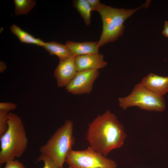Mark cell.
Wrapping results in <instances>:
<instances>
[{
  "label": "cell",
  "instance_id": "18",
  "mask_svg": "<svg viewBox=\"0 0 168 168\" xmlns=\"http://www.w3.org/2000/svg\"><path fill=\"white\" fill-rule=\"evenodd\" d=\"M17 105L11 102H1L0 103V110H3L9 113L11 110H15Z\"/></svg>",
  "mask_w": 168,
  "mask_h": 168
},
{
  "label": "cell",
  "instance_id": "9",
  "mask_svg": "<svg viewBox=\"0 0 168 168\" xmlns=\"http://www.w3.org/2000/svg\"><path fill=\"white\" fill-rule=\"evenodd\" d=\"M77 72L89 70H98L105 67L107 63L104 61L101 54H87L75 57Z\"/></svg>",
  "mask_w": 168,
  "mask_h": 168
},
{
  "label": "cell",
  "instance_id": "15",
  "mask_svg": "<svg viewBox=\"0 0 168 168\" xmlns=\"http://www.w3.org/2000/svg\"><path fill=\"white\" fill-rule=\"evenodd\" d=\"M15 13L16 15L28 14L36 4L32 0H14Z\"/></svg>",
  "mask_w": 168,
  "mask_h": 168
},
{
  "label": "cell",
  "instance_id": "12",
  "mask_svg": "<svg viewBox=\"0 0 168 168\" xmlns=\"http://www.w3.org/2000/svg\"><path fill=\"white\" fill-rule=\"evenodd\" d=\"M43 46L50 55L57 56L60 61L73 56L65 45L57 42H44Z\"/></svg>",
  "mask_w": 168,
  "mask_h": 168
},
{
  "label": "cell",
  "instance_id": "7",
  "mask_svg": "<svg viewBox=\"0 0 168 168\" xmlns=\"http://www.w3.org/2000/svg\"><path fill=\"white\" fill-rule=\"evenodd\" d=\"M99 73L98 70L77 72L73 79L65 87V89L68 92L75 95L90 93Z\"/></svg>",
  "mask_w": 168,
  "mask_h": 168
},
{
  "label": "cell",
  "instance_id": "16",
  "mask_svg": "<svg viewBox=\"0 0 168 168\" xmlns=\"http://www.w3.org/2000/svg\"><path fill=\"white\" fill-rule=\"evenodd\" d=\"M9 113L0 110V137L6 131L8 128V114Z\"/></svg>",
  "mask_w": 168,
  "mask_h": 168
},
{
  "label": "cell",
  "instance_id": "10",
  "mask_svg": "<svg viewBox=\"0 0 168 168\" xmlns=\"http://www.w3.org/2000/svg\"><path fill=\"white\" fill-rule=\"evenodd\" d=\"M141 83L148 90L158 95L163 96L168 92V77L150 73L142 79Z\"/></svg>",
  "mask_w": 168,
  "mask_h": 168
},
{
  "label": "cell",
  "instance_id": "3",
  "mask_svg": "<svg viewBox=\"0 0 168 168\" xmlns=\"http://www.w3.org/2000/svg\"><path fill=\"white\" fill-rule=\"evenodd\" d=\"M73 123L66 120L40 149L41 154L49 156L58 168H62L74 143Z\"/></svg>",
  "mask_w": 168,
  "mask_h": 168
},
{
  "label": "cell",
  "instance_id": "11",
  "mask_svg": "<svg viewBox=\"0 0 168 168\" xmlns=\"http://www.w3.org/2000/svg\"><path fill=\"white\" fill-rule=\"evenodd\" d=\"M65 45L74 57L98 53L99 47L98 41L77 42L69 41Z\"/></svg>",
  "mask_w": 168,
  "mask_h": 168
},
{
  "label": "cell",
  "instance_id": "22",
  "mask_svg": "<svg viewBox=\"0 0 168 168\" xmlns=\"http://www.w3.org/2000/svg\"><path fill=\"white\" fill-rule=\"evenodd\" d=\"M7 66L6 64L2 61L0 63V72L2 73L6 69Z\"/></svg>",
  "mask_w": 168,
  "mask_h": 168
},
{
  "label": "cell",
  "instance_id": "17",
  "mask_svg": "<svg viewBox=\"0 0 168 168\" xmlns=\"http://www.w3.org/2000/svg\"><path fill=\"white\" fill-rule=\"evenodd\" d=\"M40 161H42L44 163L43 168H58L52 159L46 154H41L36 162Z\"/></svg>",
  "mask_w": 168,
  "mask_h": 168
},
{
  "label": "cell",
  "instance_id": "6",
  "mask_svg": "<svg viewBox=\"0 0 168 168\" xmlns=\"http://www.w3.org/2000/svg\"><path fill=\"white\" fill-rule=\"evenodd\" d=\"M66 162L74 168H117L113 160L107 158L89 146L84 150H72Z\"/></svg>",
  "mask_w": 168,
  "mask_h": 168
},
{
  "label": "cell",
  "instance_id": "23",
  "mask_svg": "<svg viewBox=\"0 0 168 168\" xmlns=\"http://www.w3.org/2000/svg\"><path fill=\"white\" fill-rule=\"evenodd\" d=\"M74 168L72 167H70V166H69L68 168Z\"/></svg>",
  "mask_w": 168,
  "mask_h": 168
},
{
  "label": "cell",
  "instance_id": "1",
  "mask_svg": "<svg viewBox=\"0 0 168 168\" xmlns=\"http://www.w3.org/2000/svg\"><path fill=\"white\" fill-rule=\"evenodd\" d=\"M126 134L117 117L107 110L89 125L86 139L89 146L104 156L124 144Z\"/></svg>",
  "mask_w": 168,
  "mask_h": 168
},
{
  "label": "cell",
  "instance_id": "14",
  "mask_svg": "<svg viewBox=\"0 0 168 168\" xmlns=\"http://www.w3.org/2000/svg\"><path fill=\"white\" fill-rule=\"evenodd\" d=\"M73 5L83 18L86 25L89 26L90 24L92 10L87 0H74Z\"/></svg>",
  "mask_w": 168,
  "mask_h": 168
},
{
  "label": "cell",
  "instance_id": "4",
  "mask_svg": "<svg viewBox=\"0 0 168 168\" xmlns=\"http://www.w3.org/2000/svg\"><path fill=\"white\" fill-rule=\"evenodd\" d=\"M143 7L125 9L113 8L102 4L98 11L103 23L102 31L98 41L99 47L114 41L121 36L124 29V23L125 21Z\"/></svg>",
  "mask_w": 168,
  "mask_h": 168
},
{
  "label": "cell",
  "instance_id": "5",
  "mask_svg": "<svg viewBox=\"0 0 168 168\" xmlns=\"http://www.w3.org/2000/svg\"><path fill=\"white\" fill-rule=\"evenodd\" d=\"M119 106L124 110L136 106L147 111H163L166 103L163 96L151 91L141 83L136 84L128 96L118 99Z\"/></svg>",
  "mask_w": 168,
  "mask_h": 168
},
{
  "label": "cell",
  "instance_id": "2",
  "mask_svg": "<svg viewBox=\"0 0 168 168\" xmlns=\"http://www.w3.org/2000/svg\"><path fill=\"white\" fill-rule=\"evenodd\" d=\"M8 128L0 137V166L8 161L19 158L24 154L28 145L24 125L17 114L9 112Z\"/></svg>",
  "mask_w": 168,
  "mask_h": 168
},
{
  "label": "cell",
  "instance_id": "19",
  "mask_svg": "<svg viewBox=\"0 0 168 168\" xmlns=\"http://www.w3.org/2000/svg\"><path fill=\"white\" fill-rule=\"evenodd\" d=\"M4 168H26L23 164L17 160H13L7 162Z\"/></svg>",
  "mask_w": 168,
  "mask_h": 168
},
{
  "label": "cell",
  "instance_id": "13",
  "mask_svg": "<svg viewBox=\"0 0 168 168\" xmlns=\"http://www.w3.org/2000/svg\"><path fill=\"white\" fill-rule=\"evenodd\" d=\"M10 29L11 32L16 36L22 43L40 46H43L44 45V42L42 40L35 37L15 25H12Z\"/></svg>",
  "mask_w": 168,
  "mask_h": 168
},
{
  "label": "cell",
  "instance_id": "20",
  "mask_svg": "<svg viewBox=\"0 0 168 168\" xmlns=\"http://www.w3.org/2000/svg\"><path fill=\"white\" fill-rule=\"evenodd\" d=\"M91 7L92 11H98L102 4L99 0H87Z\"/></svg>",
  "mask_w": 168,
  "mask_h": 168
},
{
  "label": "cell",
  "instance_id": "21",
  "mask_svg": "<svg viewBox=\"0 0 168 168\" xmlns=\"http://www.w3.org/2000/svg\"><path fill=\"white\" fill-rule=\"evenodd\" d=\"M162 32L165 36L168 38V21H166L165 22L164 29Z\"/></svg>",
  "mask_w": 168,
  "mask_h": 168
},
{
  "label": "cell",
  "instance_id": "8",
  "mask_svg": "<svg viewBox=\"0 0 168 168\" xmlns=\"http://www.w3.org/2000/svg\"><path fill=\"white\" fill-rule=\"evenodd\" d=\"M75 57L72 56L60 61L54 73L59 87H66L72 81L77 72L75 62Z\"/></svg>",
  "mask_w": 168,
  "mask_h": 168
}]
</instances>
